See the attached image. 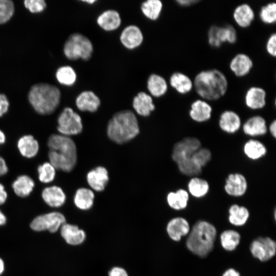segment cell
<instances>
[{
	"label": "cell",
	"mask_w": 276,
	"mask_h": 276,
	"mask_svg": "<svg viewBox=\"0 0 276 276\" xmlns=\"http://www.w3.org/2000/svg\"><path fill=\"white\" fill-rule=\"evenodd\" d=\"M49 162L56 169L69 172L75 167L77 148L74 141L70 137L60 134H54L49 137Z\"/></svg>",
	"instance_id": "cell-1"
},
{
	"label": "cell",
	"mask_w": 276,
	"mask_h": 276,
	"mask_svg": "<svg viewBox=\"0 0 276 276\" xmlns=\"http://www.w3.org/2000/svg\"><path fill=\"white\" fill-rule=\"evenodd\" d=\"M194 88L201 99L207 101H216L226 93L228 83L224 74L219 70H202L195 76Z\"/></svg>",
	"instance_id": "cell-2"
},
{
	"label": "cell",
	"mask_w": 276,
	"mask_h": 276,
	"mask_svg": "<svg viewBox=\"0 0 276 276\" xmlns=\"http://www.w3.org/2000/svg\"><path fill=\"white\" fill-rule=\"evenodd\" d=\"M216 235L217 230L213 224L207 221L199 220L188 235L187 247L193 254L206 257L214 248Z\"/></svg>",
	"instance_id": "cell-3"
},
{
	"label": "cell",
	"mask_w": 276,
	"mask_h": 276,
	"mask_svg": "<svg viewBox=\"0 0 276 276\" xmlns=\"http://www.w3.org/2000/svg\"><path fill=\"white\" fill-rule=\"evenodd\" d=\"M137 120L130 110L120 111L109 120L107 134L113 142L122 144L134 139L139 133Z\"/></svg>",
	"instance_id": "cell-4"
},
{
	"label": "cell",
	"mask_w": 276,
	"mask_h": 276,
	"mask_svg": "<svg viewBox=\"0 0 276 276\" xmlns=\"http://www.w3.org/2000/svg\"><path fill=\"white\" fill-rule=\"evenodd\" d=\"M28 99L34 109L42 115L53 113L58 107L60 91L56 86L48 83H38L31 88Z\"/></svg>",
	"instance_id": "cell-5"
},
{
	"label": "cell",
	"mask_w": 276,
	"mask_h": 276,
	"mask_svg": "<svg viewBox=\"0 0 276 276\" xmlns=\"http://www.w3.org/2000/svg\"><path fill=\"white\" fill-rule=\"evenodd\" d=\"M93 46L90 40L80 33L72 34L66 41L63 52L65 56L70 60L89 59L93 53Z\"/></svg>",
	"instance_id": "cell-6"
},
{
	"label": "cell",
	"mask_w": 276,
	"mask_h": 276,
	"mask_svg": "<svg viewBox=\"0 0 276 276\" xmlns=\"http://www.w3.org/2000/svg\"><path fill=\"white\" fill-rule=\"evenodd\" d=\"M57 129L60 134L69 136L81 132L83 125L80 116L70 107H65L59 114Z\"/></svg>",
	"instance_id": "cell-7"
},
{
	"label": "cell",
	"mask_w": 276,
	"mask_h": 276,
	"mask_svg": "<svg viewBox=\"0 0 276 276\" xmlns=\"http://www.w3.org/2000/svg\"><path fill=\"white\" fill-rule=\"evenodd\" d=\"M66 223V218L60 212L54 211L35 217L30 223L31 228L35 232L48 231L54 233Z\"/></svg>",
	"instance_id": "cell-8"
},
{
	"label": "cell",
	"mask_w": 276,
	"mask_h": 276,
	"mask_svg": "<svg viewBox=\"0 0 276 276\" xmlns=\"http://www.w3.org/2000/svg\"><path fill=\"white\" fill-rule=\"evenodd\" d=\"M208 42L212 48H219L223 43L234 44L237 40L236 29L231 25L212 26L208 31Z\"/></svg>",
	"instance_id": "cell-9"
},
{
	"label": "cell",
	"mask_w": 276,
	"mask_h": 276,
	"mask_svg": "<svg viewBox=\"0 0 276 276\" xmlns=\"http://www.w3.org/2000/svg\"><path fill=\"white\" fill-rule=\"evenodd\" d=\"M202 147L200 140L195 136H186L177 142L173 146L171 157L175 163L191 157Z\"/></svg>",
	"instance_id": "cell-10"
},
{
	"label": "cell",
	"mask_w": 276,
	"mask_h": 276,
	"mask_svg": "<svg viewBox=\"0 0 276 276\" xmlns=\"http://www.w3.org/2000/svg\"><path fill=\"white\" fill-rule=\"evenodd\" d=\"M249 249L255 258L261 262H266L275 256L276 243L270 237H258L252 241Z\"/></svg>",
	"instance_id": "cell-11"
},
{
	"label": "cell",
	"mask_w": 276,
	"mask_h": 276,
	"mask_svg": "<svg viewBox=\"0 0 276 276\" xmlns=\"http://www.w3.org/2000/svg\"><path fill=\"white\" fill-rule=\"evenodd\" d=\"M248 188V181L244 174L240 172L228 174L224 180L223 189L225 193L233 197L245 195Z\"/></svg>",
	"instance_id": "cell-12"
},
{
	"label": "cell",
	"mask_w": 276,
	"mask_h": 276,
	"mask_svg": "<svg viewBox=\"0 0 276 276\" xmlns=\"http://www.w3.org/2000/svg\"><path fill=\"white\" fill-rule=\"evenodd\" d=\"M241 129L245 135L252 139H256L267 133L268 125L263 117L254 115L244 121Z\"/></svg>",
	"instance_id": "cell-13"
},
{
	"label": "cell",
	"mask_w": 276,
	"mask_h": 276,
	"mask_svg": "<svg viewBox=\"0 0 276 276\" xmlns=\"http://www.w3.org/2000/svg\"><path fill=\"white\" fill-rule=\"evenodd\" d=\"M242 125L240 115L234 110H225L219 116L218 126L222 131L226 134L236 133L241 129Z\"/></svg>",
	"instance_id": "cell-14"
},
{
	"label": "cell",
	"mask_w": 276,
	"mask_h": 276,
	"mask_svg": "<svg viewBox=\"0 0 276 276\" xmlns=\"http://www.w3.org/2000/svg\"><path fill=\"white\" fill-rule=\"evenodd\" d=\"M213 108L208 101L202 99L194 100L190 105L189 116L194 122L203 123L212 118Z\"/></svg>",
	"instance_id": "cell-15"
},
{
	"label": "cell",
	"mask_w": 276,
	"mask_h": 276,
	"mask_svg": "<svg viewBox=\"0 0 276 276\" xmlns=\"http://www.w3.org/2000/svg\"><path fill=\"white\" fill-rule=\"evenodd\" d=\"M266 92L263 88L257 86H251L245 93V105L250 110L262 109L266 106Z\"/></svg>",
	"instance_id": "cell-16"
},
{
	"label": "cell",
	"mask_w": 276,
	"mask_h": 276,
	"mask_svg": "<svg viewBox=\"0 0 276 276\" xmlns=\"http://www.w3.org/2000/svg\"><path fill=\"white\" fill-rule=\"evenodd\" d=\"M254 66V62L250 57L243 53L235 55L229 63V67L232 73L237 77H243L250 73Z\"/></svg>",
	"instance_id": "cell-17"
},
{
	"label": "cell",
	"mask_w": 276,
	"mask_h": 276,
	"mask_svg": "<svg viewBox=\"0 0 276 276\" xmlns=\"http://www.w3.org/2000/svg\"><path fill=\"white\" fill-rule=\"evenodd\" d=\"M188 220L182 217H176L170 219L166 226L169 237L174 241H179L181 237L188 236L190 231Z\"/></svg>",
	"instance_id": "cell-18"
},
{
	"label": "cell",
	"mask_w": 276,
	"mask_h": 276,
	"mask_svg": "<svg viewBox=\"0 0 276 276\" xmlns=\"http://www.w3.org/2000/svg\"><path fill=\"white\" fill-rule=\"evenodd\" d=\"M60 231L62 238L70 245H81L86 238L84 230L75 224L66 222L61 226Z\"/></svg>",
	"instance_id": "cell-19"
},
{
	"label": "cell",
	"mask_w": 276,
	"mask_h": 276,
	"mask_svg": "<svg viewBox=\"0 0 276 276\" xmlns=\"http://www.w3.org/2000/svg\"><path fill=\"white\" fill-rule=\"evenodd\" d=\"M233 17L236 24L241 28H247L251 26L255 17V11L247 3H242L235 7Z\"/></svg>",
	"instance_id": "cell-20"
},
{
	"label": "cell",
	"mask_w": 276,
	"mask_h": 276,
	"mask_svg": "<svg viewBox=\"0 0 276 276\" xmlns=\"http://www.w3.org/2000/svg\"><path fill=\"white\" fill-rule=\"evenodd\" d=\"M86 180L92 189L97 192L102 191L109 180L108 171L104 167H97L87 173Z\"/></svg>",
	"instance_id": "cell-21"
},
{
	"label": "cell",
	"mask_w": 276,
	"mask_h": 276,
	"mask_svg": "<svg viewBox=\"0 0 276 276\" xmlns=\"http://www.w3.org/2000/svg\"><path fill=\"white\" fill-rule=\"evenodd\" d=\"M41 197L44 202L52 208H59L66 201V195L59 186H51L44 188L41 192Z\"/></svg>",
	"instance_id": "cell-22"
},
{
	"label": "cell",
	"mask_w": 276,
	"mask_h": 276,
	"mask_svg": "<svg viewBox=\"0 0 276 276\" xmlns=\"http://www.w3.org/2000/svg\"><path fill=\"white\" fill-rule=\"evenodd\" d=\"M123 45L128 49H133L140 46L143 40V35L140 29L135 25L126 27L120 35Z\"/></svg>",
	"instance_id": "cell-23"
},
{
	"label": "cell",
	"mask_w": 276,
	"mask_h": 276,
	"mask_svg": "<svg viewBox=\"0 0 276 276\" xmlns=\"http://www.w3.org/2000/svg\"><path fill=\"white\" fill-rule=\"evenodd\" d=\"M244 155L253 161L260 160L264 157L267 153L266 145L257 139L250 138L243 146Z\"/></svg>",
	"instance_id": "cell-24"
},
{
	"label": "cell",
	"mask_w": 276,
	"mask_h": 276,
	"mask_svg": "<svg viewBox=\"0 0 276 276\" xmlns=\"http://www.w3.org/2000/svg\"><path fill=\"white\" fill-rule=\"evenodd\" d=\"M100 103L99 98L90 90L81 93L76 100L77 108L82 111L95 112L100 106Z\"/></svg>",
	"instance_id": "cell-25"
},
{
	"label": "cell",
	"mask_w": 276,
	"mask_h": 276,
	"mask_svg": "<svg viewBox=\"0 0 276 276\" xmlns=\"http://www.w3.org/2000/svg\"><path fill=\"white\" fill-rule=\"evenodd\" d=\"M187 188L186 190L190 196L196 199H200L208 194L210 190V185L205 178L196 176L190 177Z\"/></svg>",
	"instance_id": "cell-26"
},
{
	"label": "cell",
	"mask_w": 276,
	"mask_h": 276,
	"mask_svg": "<svg viewBox=\"0 0 276 276\" xmlns=\"http://www.w3.org/2000/svg\"><path fill=\"white\" fill-rule=\"evenodd\" d=\"M171 86L178 94L186 95L190 93L194 88L193 80L186 74L176 72L170 77Z\"/></svg>",
	"instance_id": "cell-27"
},
{
	"label": "cell",
	"mask_w": 276,
	"mask_h": 276,
	"mask_svg": "<svg viewBox=\"0 0 276 276\" xmlns=\"http://www.w3.org/2000/svg\"><path fill=\"white\" fill-rule=\"evenodd\" d=\"M190 197L186 189L179 188L176 191L169 192L166 200L170 208L175 211H181L187 208Z\"/></svg>",
	"instance_id": "cell-28"
},
{
	"label": "cell",
	"mask_w": 276,
	"mask_h": 276,
	"mask_svg": "<svg viewBox=\"0 0 276 276\" xmlns=\"http://www.w3.org/2000/svg\"><path fill=\"white\" fill-rule=\"evenodd\" d=\"M20 154L26 158L35 157L39 150V143L32 135H25L20 137L17 143Z\"/></svg>",
	"instance_id": "cell-29"
},
{
	"label": "cell",
	"mask_w": 276,
	"mask_h": 276,
	"mask_svg": "<svg viewBox=\"0 0 276 276\" xmlns=\"http://www.w3.org/2000/svg\"><path fill=\"white\" fill-rule=\"evenodd\" d=\"M132 105L135 111L143 117L149 116L155 109L152 97L143 91L139 93L134 97Z\"/></svg>",
	"instance_id": "cell-30"
},
{
	"label": "cell",
	"mask_w": 276,
	"mask_h": 276,
	"mask_svg": "<svg viewBox=\"0 0 276 276\" xmlns=\"http://www.w3.org/2000/svg\"><path fill=\"white\" fill-rule=\"evenodd\" d=\"M97 22L103 30L111 31L119 27L121 23V19L119 13L117 11L108 10L98 16Z\"/></svg>",
	"instance_id": "cell-31"
},
{
	"label": "cell",
	"mask_w": 276,
	"mask_h": 276,
	"mask_svg": "<svg viewBox=\"0 0 276 276\" xmlns=\"http://www.w3.org/2000/svg\"><path fill=\"white\" fill-rule=\"evenodd\" d=\"M34 187V181L27 175L18 176L12 184V188L15 194L22 198L29 196Z\"/></svg>",
	"instance_id": "cell-32"
},
{
	"label": "cell",
	"mask_w": 276,
	"mask_h": 276,
	"mask_svg": "<svg viewBox=\"0 0 276 276\" xmlns=\"http://www.w3.org/2000/svg\"><path fill=\"white\" fill-rule=\"evenodd\" d=\"M228 212V221L236 226L244 225L248 221L250 215L249 211L246 207L236 203L229 206Z\"/></svg>",
	"instance_id": "cell-33"
},
{
	"label": "cell",
	"mask_w": 276,
	"mask_h": 276,
	"mask_svg": "<svg viewBox=\"0 0 276 276\" xmlns=\"http://www.w3.org/2000/svg\"><path fill=\"white\" fill-rule=\"evenodd\" d=\"M95 195L93 191L86 188L78 189L74 197V202L79 209L86 211L93 205Z\"/></svg>",
	"instance_id": "cell-34"
},
{
	"label": "cell",
	"mask_w": 276,
	"mask_h": 276,
	"mask_svg": "<svg viewBox=\"0 0 276 276\" xmlns=\"http://www.w3.org/2000/svg\"><path fill=\"white\" fill-rule=\"evenodd\" d=\"M147 88L152 96L160 97L167 93L168 84L164 77L159 75L153 74L148 78Z\"/></svg>",
	"instance_id": "cell-35"
},
{
	"label": "cell",
	"mask_w": 276,
	"mask_h": 276,
	"mask_svg": "<svg viewBox=\"0 0 276 276\" xmlns=\"http://www.w3.org/2000/svg\"><path fill=\"white\" fill-rule=\"evenodd\" d=\"M220 243L222 248L226 251H232L239 245L241 236L239 232L233 229H226L220 236Z\"/></svg>",
	"instance_id": "cell-36"
},
{
	"label": "cell",
	"mask_w": 276,
	"mask_h": 276,
	"mask_svg": "<svg viewBox=\"0 0 276 276\" xmlns=\"http://www.w3.org/2000/svg\"><path fill=\"white\" fill-rule=\"evenodd\" d=\"M176 164L181 174L190 177L199 176L202 172L203 169L194 161L192 156L182 159Z\"/></svg>",
	"instance_id": "cell-37"
},
{
	"label": "cell",
	"mask_w": 276,
	"mask_h": 276,
	"mask_svg": "<svg viewBox=\"0 0 276 276\" xmlns=\"http://www.w3.org/2000/svg\"><path fill=\"white\" fill-rule=\"evenodd\" d=\"M141 10L148 18L154 20L157 19L163 9V3L159 0H148L141 5Z\"/></svg>",
	"instance_id": "cell-38"
},
{
	"label": "cell",
	"mask_w": 276,
	"mask_h": 276,
	"mask_svg": "<svg viewBox=\"0 0 276 276\" xmlns=\"http://www.w3.org/2000/svg\"><path fill=\"white\" fill-rule=\"evenodd\" d=\"M56 77L60 84L66 86H71L76 82L77 75L71 66L66 65L61 66L57 70Z\"/></svg>",
	"instance_id": "cell-39"
},
{
	"label": "cell",
	"mask_w": 276,
	"mask_h": 276,
	"mask_svg": "<svg viewBox=\"0 0 276 276\" xmlns=\"http://www.w3.org/2000/svg\"><path fill=\"white\" fill-rule=\"evenodd\" d=\"M259 16L264 24H274L276 21V3L271 2L262 6L259 12Z\"/></svg>",
	"instance_id": "cell-40"
},
{
	"label": "cell",
	"mask_w": 276,
	"mask_h": 276,
	"mask_svg": "<svg viewBox=\"0 0 276 276\" xmlns=\"http://www.w3.org/2000/svg\"><path fill=\"white\" fill-rule=\"evenodd\" d=\"M56 169L50 162H44L37 168L38 179L44 183H50L56 176Z\"/></svg>",
	"instance_id": "cell-41"
},
{
	"label": "cell",
	"mask_w": 276,
	"mask_h": 276,
	"mask_svg": "<svg viewBox=\"0 0 276 276\" xmlns=\"http://www.w3.org/2000/svg\"><path fill=\"white\" fill-rule=\"evenodd\" d=\"M14 6L10 0H0V25L9 21L13 15Z\"/></svg>",
	"instance_id": "cell-42"
},
{
	"label": "cell",
	"mask_w": 276,
	"mask_h": 276,
	"mask_svg": "<svg viewBox=\"0 0 276 276\" xmlns=\"http://www.w3.org/2000/svg\"><path fill=\"white\" fill-rule=\"evenodd\" d=\"M194 161L202 169L211 160L212 154L211 151L205 147H201L192 156Z\"/></svg>",
	"instance_id": "cell-43"
},
{
	"label": "cell",
	"mask_w": 276,
	"mask_h": 276,
	"mask_svg": "<svg viewBox=\"0 0 276 276\" xmlns=\"http://www.w3.org/2000/svg\"><path fill=\"white\" fill-rule=\"evenodd\" d=\"M24 5L31 12L39 13L44 10L47 5L43 0H26Z\"/></svg>",
	"instance_id": "cell-44"
},
{
	"label": "cell",
	"mask_w": 276,
	"mask_h": 276,
	"mask_svg": "<svg viewBox=\"0 0 276 276\" xmlns=\"http://www.w3.org/2000/svg\"><path fill=\"white\" fill-rule=\"evenodd\" d=\"M265 49L268 54L272 57L276 56V34L271 33L268 37L265 44Z\"/></svg>",
	"instance_id": "cell-45"
},
{
	"label": "cell",
	"mask_w": 276,
	"mask_h": 276,
	"mask_svg": "<svg viewBox=\"0 0 276 276\" xmlns=\"http://www.w3.org/2000/svg\"><path fill=\"white\" fill-rule=\"evenodd\" d=\"M9 102L7 97L0 94V117L5 114L8 110Z\"/></svg>",
	"instance_id": "cell-46"
},
{
	"label": "cell",
	"mask_w": 276,
	"mask_h": 276,
	"mask_svg": "<svg viewBox=\"0 0 276 276\" xmlns=\"http://www.w3.org/2000/svg\"><path fill=\"white\" fill-rule=\"evenodd\" d=\"M108 276H129L126 270L120 266H114L108 271Z\"/></svg>",
	"instance_id": "cell-47"
},
{
	"label": "cell",
	"mask_w": 276,
	"mask_h": 276,
	"mask_svg": "<svg viewBox=\"0 0 276 276\" xmlns=\"http://www.w3.org/2000/svg\"><path fill=\"white\" fill-rule=\"evenodd\" d=\"M8 197V194L4 185L0 183V205L5 203Z\"/></svg>",
	"instance_id": "cell-48"
},
{
	"label": "cell",
	"mask_w": 276,
	"mask_h": 276,
	"mask_svg": "<svg viewBox=\"0 0 276 276\" xmlns=\"http://www.w3.org/2000/svg\"><path fill=\"white\" fill-rule=\"evenodd\" d=\"M8 171V167L5 160L0 156V176L5 175Z\"/></svg>",
	"instance_id": "cell-49"
},
{
	"label": "cell",
	"mask_w": 276,
	"mask_h": 276,
	"mask_svg": "<svg viewBox=\"0 0 276 276\" xmlns=\"http://www.w3.org/2000/svg\"><path fill=\"white\" fill-rule=\"evenodd\" d=\"M199 1L197 0H176V2L181 7H189L198 3Z\"/></svg>",
	"instance_id": "cell-50"
},
{
	"label": "cell",
	"mask_w": 276,
	"mask_h": 276,
	"mask_svg": "<svg viewBox=\"0 0 276 276\" xmlns=\"http://www.w3.org/2000/svg\"><path fill=\"white\" fill-rule=\"evenodd\" d=\"M268 132L274 139L276 137V120L274 119L268 125Z\"/></svg>",
	"instance_id": "cell-51"
},
{
	"label": "cell",
	"mask_w": 276,
	"mask_h": 276,
	"mask_svg": "<svg viewBox=\"0 0 276 276\" xmlns=\"http://www.w3.org/2000/svg\"><path fill=\"white\" fill-rule=\"evenodd\" d=\"M222 276H241L240 273L236 269L230 268L226 269L222 274Z\"/></svg>",
	"instance_id": "cell-52"
},
{
	"label": "cell",
	"mask_w": 276,
	"mask_h": 276,
	"mask_svg": "<svg viewBox=\"0 0 276 276\" xmlns=\"http://www.w3.org/2000/svg\"><path fill=\"white\" fill-rule=\"evenodd\" d=\"M7 222L6 215L0 210V226L5 225Z\"/></svg>",
	"instance_id": "cell-53"
},
{
	"label": "cell",
	"mask_w": 276,
	"mask_h": 276,
	"mask_svg": "<svg viewBox=\"0 0 276 276\" xmlns=\"http://www.w3.org/2000/svg\"><path fill=\"white\" fill-rule=\"evenodd\" d=\"M5 265L4 260L0 258V275H1L5 271Z\"/></svg>",
	"instance_id": "cell-54"
},
{
	"label": "cell",
	"mask_w": 276,
	"mask_h": 276,
	"mask_svg": "<svg viewBox=\"0 0 276 276\" xmlns=\"http://www.w3.org/2000/svg\"><path fill=\"white\" fill-rule=\"evenodd\" d=\"M6 139L5 133L2 130L0 129V145L5 143Z\"/></svg>",
	"instance_id": "cell-55"
},
{
	"label": "cell",
	"mask_w": 276,
	"mask_h": 276,
	"mask_svg": "<svg viewBox=\"0 0 276 276\" xmlns=\"http://www.w3.org/2000/svg\"><path fill=\"white\" fill-rule=\"evenodd\" d=\"M83 2L91 4L96 2V1L95 0H88V1H84Z\"/></svg>",
	"instance_id": "cell-56"
}]
</instances>
